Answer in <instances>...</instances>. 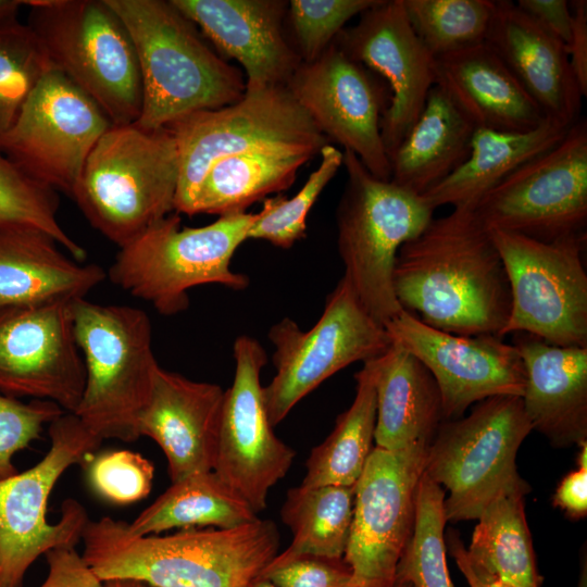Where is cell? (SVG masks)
<instances>
[{
	"mask_svg": "<svg viewBox=\"0 0 587 587\" xmlns=\"http://www.w3.org/2000/svg\"><path fill=\"white\" fill-rule=\"evenodd\" d=\"M392 286L404 311L450 334L500 338L510 315L504 265L488 228L469 207L433 218L401 246Z\"/></svg>",
	"mask_w": 587,
	"mask_h": 587,
	"instance_id": "cell-1",
	"label": "cell"
},
{
	"mask_svg": "<svg viewBox=\"0 0 587 587\" xmlns=\"http://www.w3.org/2000/svg\"><path fill=\"white\" fill-rule=\"evenodd\" d=\"M83 558L101 580L134 577L157 587H247L278 553L271 520L234 528L193 527L136 536L127 522L88 520Z\"/></svg>",
	"mask_w": 587,
	"mask_h": 587,
	"instance_id": "cell-2",
	"label": "cell"
},
{
	"mask_svg": "<svg viewBox=\"0 0 587 587\" xmlns=\"http://www.w3.org/2000/svg\"><path fill=\"white\" fill-rule=\"evenodd\" d=\"M125 24L136 50L142 83L137 124L166 127L197 111L238 101L243 73L204 40L171 0H107Z\"/></svg>",
	"mask_w": 587,
	"mask_h": 587,
	"instance_id": "cell-3",
	"label": "cell"
},
{
	"mask_svg": "<svg viewBox=\"0 0 587 587\" xmlns=\"http://www.w3.org/2000/svg\"><path fill=\"white\" fill-rule=\"evenodd\" d=\"M176 140L167 127L112 125L98 140L71 198L118 248L175 211Z\"/></svg>",
	"mask_w": 587,
	"mask_h": 587,
	"instance_id": "cell-4",
	"label": "cell"
},
{
	"mask_svg": "<svg viewBox=\"0 0 587 587\" xmlns=\"http://www.w3.org/2000/svg\"><path fill=\"white\" fill-rule=\"evenodd\" d=\"M258 217L259 212H241L205 226L182 227L179 213L173 211L121 247L107 276L166 316L188 308V290L196 286L245 289L249 278L233 272L230 261Z\"/></svg>",
	"mask_w": 587,
	"mask_h": 587,
	"instance_id": "cell-5",
	"label": "cell"
},
{
	"mask_svg": "<svg viewBox=\"0 0 587 587\" xmlns=\"http://www.w3.org/2000/svg\"><path fill=\"white\" fill-rule=\"evenodd\" d=\"M72 310L86 372L74 414L102 440L135 441L160 366L149 316L138 308L85 298L73 301Z\"/></svg>",
	"mask_w": 587,
	"mask_h": 587,
	"instance_id": "cell-6",
	"label": "cell"
},
{
	"mask_svg": "<svg viewBox=\"0 0 587 587\" xmlns=\"http://www.w3.org/2000/svg\"><path fill=\"white\" fill-rule=\"evenodd\" d=\"M347 182L336 212L337 246L345 276L371 316L385 326L404 311L392 286L397 254L434 218L426 200L375 177L345 150Z\"/></svg>",
	"mask_w": 587,
	"mask_h": 587,
	"instance_id": "cell-7",
	"label": "cell"
},
{
	"mask_svg": "<svg viewBox=\"0 0 587 587\" xmlns=\"http://www.w3.org/2000/svg\"><path fill=\"white\" fill-rule=\"evenodd\" d=\"M27 26L52 67L64 74L112 125L137 122L142 83L129 33L107 0H28Z\"/></svg>",
	"mask_w": 587,
	"mask_h": 587,
	"instance_id": "cell-8",
	"label": "cell"
},
{
	"mask_svg": "<svg viewBox=\"0 0 587 587\" xmlns=\"http://www.w3.org/2000/svg\"><path fill=\"white\" fill-rule=\"evenodd\" d=\"M532 430L517 396L487 398L467 416L441 422L427 448L425 474L449 492L447 522L477 520L501 492L528 485L515 460Z\"/></svg>",
	"mask_w": 587,
	"mask_h": 587,
	"instance_id": "cell-9",
	"label": "cell"
},
{
	"mask_svg": "<svg viewBox=\"0 0 587 587\" xmlns=\"http://www.w3.org/2000/svg\"><path fill=\"white\" fill-rule=\"evenodd\" d=\"M178 152L175 211L190 215L200 183L220 159L264 149H308L329 143L286 86L246 90L226 107L197 111L168 126Z\"/></svg>",
	"mask_w": 587,
	"mask_h": 587,
	"instance_id": "cell-10",
	"label": "cell"
},
{
	"mask_svg": "<svg viewBox=\"0 0 587 587\" xmlns=\"http://www.w3.org/2000/svg\"><path fill=\"white\" fill-rule=\"evenodd\" d=\"M51 446L34 466L0 480V587H22L36 559L58 547H75L88 522L83 504L66 499L61 519L46 517L50 494L61 475L82 464L102 444L74 414L49 424Z\"/></svg>",
	"mask_w": 587,
	"mask_h": 587,
	"instance_id": "cell-11",
	"label": "cell"
},
{
	"mask_svg": "<svg viewBox=\"0 0 587 587\" xmlns=\"http://www.w3.org/2000/svg\"><path fill=\"white\" fill-rule=\"evenodd\" d=\"M276 374L263 387L272 426L325 379L344 367L382 355L392 344L385 326L375 321L344 275L327 296L315 325L302 330L284 317L268 330Z\"/></svg>",
	"mask_w": 587,
	"mask_h": 587,
	"instance_id": "cell-12",
	"label": "cell"
},
{
	"mask_svg": "<svg viewBox=\"0 0 587 587\" xmlns=\"http://www.w3.org/2000/svg\"><path fill=\"white\" fill-rule=\"evenodd\" d=\"M504 265L511 310L500 338L525 333L560 347H587L586 234L553 242L488 229Z\"/></svg>",
	"mask_w": 587,
	"mask_h": 587,
	"instance_id": "cell-13",
	"label": "cell"
},
{
	"mask_svg": "<svg viewBox=\"0 0 587 587\" xmlns=\"http://www.w3.org/2000/svg\"><path fill=\"white\" fill-rule=\"evenodd\" d=\"M488 229L553 242L586 234L587 122L580 117L552 148L527 161L474 207Z\"/></svg>",
	"mask_w": 587,
	"mask_h": 587,
	"instance_id": "cell-14",
	"label": "cell"
},
{
	"mask_svg": "<svg viewBox=\"0 0 587 587\" xmlns=\"http://www.w3.org/2000/svg\"><path fill=\"white\" fill-rule=\"evenodd\" d=\"M111 126L95 101L51 68L1 138L0 152L34 180L71 197L87 158Z\"/></svg>",
	"mask_w": 587,
	"mask_h": 587,
	"instance_id": "cell-15",
	"label": "cell"
},
{
	"mask_svg": "<svg viewBox=\"0 0 587 587\" xmlns=\"http://www.w3.org/2000/svg\"><path fill=\"white\" fill-rule=\"evenodd\" d=\"M428 445L374 447L354 485L353 514L344 561L353 587H390L412 535L419 484Z\"/></svg>",
	"mask_w": 587,
	"mask_h": 587,
	"instance_id": "cell-16",
	"label": "cell"
},
{
	"mask_svg": "<svg viewBox=\"0 0 587 587\" xmlns=\"http://www.w3.org/2000/svg\"><path fill=\"white\" fill-rule=\"evenodd\" d=\"M334 42L314 61L301 62L286 87L317 129L351 151L377 178L390 180L382 138L389 89Z\"/></svg>",
	"mask_w": 587,
	"mask_h": 587,
	"instance_id": "cell-17",
	"label": "cell"
},
{
	"mask_svg": "<svg viewBox=\"0 0 587 587\" xmlns=\"http://www.w3.org/2000/svg\"><path fill=\"white\" fill-rule=\"evenodd\" d=\"M235 376L224 391L212 471L258 514L271 488L285 477L296 452L273 432L261 385L267 358L253 337L240 335L233 346Z\"/></svg>",
	"mask_w": 587,
	"mask_h": 587,
	"instance_id": "cell-18",
	"label": "cell"
},
{
	"mask_svg": "<svg viewBox=\"0 0 587 587\" xmlns=\"http://www.w3.org/2000/svg\"><path fill=\"white\" fill-rule=\"evenodd\" d=\"M73 301L0 307V392L49 400L74 413L86 372Z\"/></svg>",
	"mask_w": 587,
	"mask_h": 587,
	"instance_id": "cell-19",
	"label": "cell"
},
{
	"mask_svg": "<svg viewBox=\"0 0 587 587\" xmlns=\"http://www.w3.org/2000/svg\"><path fill=\"white\" fill-rule=\"evenodd\" d=\"M385 328L391 341L417 358L435 378L444 421L463 416L469 407L487 398L524 394L523 361L514 345L502 338L442 332L408 311Z\"/></svg>",
	"mask_w": 587,
	"mask_h": 587,
	"instance_id": "cell-20",
	"label": "cell"
},
{
	"mask_svg": "<svg viewBox=\"0 0 587 587\" xmlns=\"http://www.w3.org/2000/svg\"><path fill=\"white\" fill-rule=\"evenodd\" d=\"M335 42L352 60L380 76L390 91L382 138L390 157L420 115L435 85V58L419 39L402 0H378L344 28Z\"/></svg>",
	"mask_w": 587,
	"mask_h": 587,
	"instance_id": "cell-21",
	"label": "cell"
},
{
	"mask_svg": "<svg viewBox=\"0 0 587 587\" xmlns=\"http://www.w3.org/2000/svg\"><path fill=\"white\" fill-rule=\"evenodd\" d=\"M224 58L245 71L246 90L286 86L301 59L286 32L285 0H171Z\"/></svg>",
	"mask_w": 587,
	"mask_h": 587,
	"instance_id": "cell-22",
	"label": "cell"
},
{
	"mask_svg": "<svg viewBox=\"0 0 587 587\" xmlns=\"http://www.w3.org/2000/svg\"><path fill=\"white\" fill-rule=\"evenodd\" d=\"M223 399L216 384L158 367L138 428L164 452L172 483L212 471Z\"/></svg>",
	"mask_w": 587,
	"mask_h": 587,
	"instance_id": "cell-23",
	"label": "cell"
},
{
	"mask_svg": "<svg viewBox=\"0 0 587 587\" xmlns=\"http://www.w3.org/2000/svg\"><path fill=\"white\" fill-rule=\"evenodd\" d=\"M485 43L500 58L547 117L570 127L583 95L565 45L513 1L496 0Z\"/></svg>",
	"mask_w": 587,
	"mask_h": 587,
	"instance_id": "cell-24",
	"label": "cell"
},
{
	"mask_svg": "<svg viewBox=\"0 0 587 587\" xmlns=\"http://www.w3.org/2000/svg\"><path fill=\"white\" fill-rule=\"evenodd\" d=\"M525 370L522 396L533 430L555 447L587 441V347H560L525 333L513 341Z\"/></svg>",
	"mask_w": 587,
	"mask_h": 587,
	"instance_id": "cell-25",
	"label": "cell"
},
{
	"mask_svg": "<svg viewBox=\"0 0 587 587\" xmlns=\"http://www.w3.org/2000/svg\"><path fill=\"white\" fill-rule=\"evenodd\" d=\"M439 86L477 128L527 132L549 118L485 42L435 59Z\"/></svg>",
	"mask_w": 587,
	"mask_h": 587,
	"instance_id": "cell-26",
	"label": "cell"
},
{
	"mask_svg": "<svg viewBox=\"0 0 587 587\" xmlns=\"http://www.w3.org/2000/svg\"><path fill=\"white\" fill-rule=\"evenodd\" d=\"M48 235L0 230V307L75 301L100 285L107 272L80 264Z\"/></svg>",
	"mask_w": 587,
	"mask_h": 587,
	"instance_id": "cell-27",
	"label": "cell"
},
{
	"mask_svg": "<svg viewBox=\"0 0 587 587\" xmlns=\"http://www.w3.org/2000/svg\"><path fill=\"white\" fill-rule=\"evenodd\" d=\"M371 363L376 394L375 446L400 450L429 445L444 421L440 391L430 372L395 342Z\"/></svg>",
	"mask_w": 587,
	"mask_h": 587,
	"instance_id": "cell-28",
	"label": "cell"
},
{
	"mask_svg": "<svg viewBox=\"0 0 587 587\" xmlns=\"http://www.w3.org/2000/svg\"><path fill=\"white\" fill-rule=\"evenodd\" d=\"M475 128L434 85L416 121L390 157V180L424 195L466 160Z\"/></svg>",
	"mask_w": 587,
	"mask_h": 587,
	"instance_id": "cell-29",
	"label": "cell"
},
{
	"mask_svg": "<svg viewBox=\"0 0 587 587\" xmlns=\"http://www.w3.org/2000/svg\"><path fill=\"white\" fill-rule=\"evenodd\" d=\"M567 129L551 120L527 132L477 127L466 160L422 197L434 210L447 204L474 209L512 172L555 146Z\"/></svg>",
	"mask_w": 587,
	"mask_h": 587,
	"instance_id": "cell-30",
	"label": "cell"
},
{
	"mask_svg": "<svg viewBox=\"0 0 587 587\" xmlns=\"http://www.w3.org/2000/svg\"><path fill=\"white\" fill-rule=\"evenodd\" d=\"M317 153L308 149H264L214 162L200 183L190 215L246 212L266 196L288 189L298 170Z\"/></svg>",
	"mask_w": 587,
	"mask_h": 587,
	"instance_id": "cell-31",
	"label": "cell"
},
{
	"mask_svg": "<svg viewBox=\"0 0 587 587\" xmlns=\"http://www.w3.org/2000/svg\"><path fill=\"white\" fill-rule=\"evenodd\" d=\"M258 519L250 504L213 471L189 475L172 485L146 508L127 529L136 536L168 529H228Z\"/></svg>",
	"mask_w": 587,
	"mask_h": 587,
	"instance_id": "cell-32",
	"label": "cell"
},
{
	"mask_svg": "<svg viewBox=\"0 0 587 587\" xmlns=\"http://www.w3.org/2000/svg\"><path fill=\"white\" fill-rule=\"evenodd\" d=\"M529 485L501 492L480 513L466 549L479 573L514 587H540L524 497Z\"/></svg>",
	"mask_w": 587,
	"mask_h": 587,
	"instance_id": "cell-33",
	"label": "cell"
},
{
	"mask_svg": "<svg viewBox=\"0 0 587 587\" xmlns=\"http://www.w3.org/2000/svg\"><path fill=\"white\" fill-rule=\"evenodd\" d=\"M354 501V486L300 485L287 491L280 510L292 540L264 567L283 565L302 557L344 559Z\"/></svg>",
	"mask_w": 587,
	"mask_h": 587,
	"instance_id": "cell-34",
	"label": "cell"
},
{
	"mask_svg": "<svg viewBox=\"0 0 587 587\" xmlns=\"http://www.w3.org/2000/svg\"><path fill=\"white\" fill-rule=\"evenodd\" d=\"M373 360V359H372ZM354 399L336 420L328 437L307 460L301 485L354 486L374 448L376 394L371 360L354 375Z\"/></svg>",
	"mask_w": 587,
	"mask_h": 587,
	"instance_id": "cell-35",
	"label": "cell"
},
{
	"mask_svg": "<svg viewBox=\"0 0 587 587\" xmlns=\"http://www.w3.org/2000/svg\"><path fill=\"white\" fill-rule=\"evenodd\" d=\"M414 33L436 59L485 42L495 0H402Z\"/></svg>",
	"mask_w": 587,
	"mask_h": 587,
	"instance_id": "cell-36",
	"label": "cell"
},
{
	"mask_svg": "<svg viewBox=\"0 0 587 587\" xmlns=\"http://www.w3.org/2000/svg\"><path fill=\"white\" fill-rule=\"evenodd\" d=\"M445 492L424 472L415 502L412 535L399 559L395 579L413 587H454L447 566Z\"/></svg>",
	"mask_w": 587,
	"mask_h": 587,
	"instance_id": "cell-37",
	"label": "cell"
},
{
	"mask_svg": "<svg viewBox=\"0 0 587 587\" xmlns=\"http://www.w3.org/2000/svg\"><path fill=\"white\" fill-rule=\"evenodd\" d=\"M58 208L57 191L27 176L0 152V230L46 234L79 262L86 250L60 225Z\"/></svg>",
	"mask_w": 587,
	"mask_h": 587,
	"instance_id": "cell-38",
	"label": "cell"
},
{
	"mask_svg": "<svg viewBox=\"0 0 587 587\" xmlns=\"http://www.w3.org/2000/svg\"><path fill=\"white\" fill-rule=\"evenodd\" d=\"M52 64L34 32L16 20L0 26V140Z\"/></svg>",
	"mask_w": 587,
	"mask_h": 587,
	"instance_id": "cell-39",
	"label": "cell"
},
{
	"mask_svg": "<svg viewBox=\"0 0 587 587\" xmlns=\"http://www.w3.org/2000/svg\"><path fill=\"white\" fill-rule=\"evenodd\" d=\"M320 155L319 166L292 198L277 195L264 199L248 239H261L289 249L304 237L307 216L311 208L344 161V153L330 143L322 148Z\"/></svg>",
	"mask_w": 587,
	"mask_h": 587,
	"instance_id": "cell-40",
	"label": "cell"
},
{
	"mask_svg": "<svg viewBox=\"0 0 587 587\" xmlns=\"http://www.w3.org/2000/svg\"><path fill=\"white\" fill-rule=\"evenodd\" d=\"M378 0H290L286 14L288 37L302 62L317 59L354 16Z\"/></svg>",
	"mask_w": 587,
	"mask_h": 587,
	"instance_id": "cell-41",
	"label": "cell"
},
{
	"mask_svg": "<svg viewBox=\"0 0 587 587\" xmlns=\"http://www.w3.org/2000/svg\"><path fill=\"white\" fill-rule=\"evenodd\" d=\"M154 466L129 450L102 452L88 462V480L96 494L115 504H130L148 497Z\"/></svg>",
	"mask_w": 587,
	"mask_h": 587,
	"instance_id": "cell-42",
	"label": "cell"
},
{
	"mask_svg": "<svg viewBox=\"0 0 587 587\" xmlns=\"http://www.w3.org/2000/svg\"><path fill=\"white\" fill-rule=\"evenodd\" d=\"M64 412L49 400L23 402L0 392V480L18 473L14 454L38 439L43 426Z\"/></svg>",
	"mask_w": 587,
	"mask_h": 587,
	"instance_id": "cell-43",
	"label": "cell"
},
{
	"mask_svg": "<svg viewBox=\"0 0 587 587\" xmlns=\"http://www.w3.org/2000/svg\"><path fill=\"white\" fill-rule=\"evenodd\" d=\"M341 560L302 557L265 569L260 576L277 587H353L351 571Z\"/></svg>",
	"mask_w": 587,
	"mask_h": 587,
	"instance_id": "cell-44",
	"label": "cell"
},
{
	"mask_svg": "<svg viewBox=\"0 0 587 587\" xmlns=\"http://www.w3.org/2000/svg\"><path fill=\"white\" fill-rule=\"evenodd\" d=\"M45 555L48 575L40 587H102V580L75 547H58Z\"/></svg>",
	"mask_w": 587,
	"mask_h": 587,
	"instance_id": "cell-45",
	"label": "cell"
},
{
	"mask_svg": "<svg viewBox=\"0 0 587 587\" xmlns=\"http://www.w3.org/2000/svg\"><path fill=\"white\" fill-rule=\"evenodd\" d=\"M578 467L559 484L553 504L573 519L587 514V441L579 445Z\"/></svg>",
	"mask_w": 587,
	"mask_h": 587,
	"instance_id": "cell-46",
	"label": "cell"
},
{
	"mask_svg": "<svg viewBox=\"0 0 587 587\" xmlns=\"http://www.w3.org/2000/svg\"><path fill=\"white\" fill-rule=\"evenodd\" d=\"M515 4L565 46L571 37L572 12L566 0H519Z\"/></svg>",
	"mask_w": 587,
	"mask_h": 587,
	"instance_id": "cell-47",
	"label": "cell"
},
{
	"mask_svg": "<svg viewBox=\"0 0 587 587\" xmlns=\"http://www.w3.org/2000/svg\"><path fill=\"white\" fill-rule=\"evenodd\" d=\"M571 37L565 46L570 64L583 97L587 96V1H570Z\"/></svg>",
	"mask_w": 587,
	"mask_h": 587,
	"instance_id": "cell-48",
	"label": "cell"
},
{
	"mask_svg": "<svg viewBox=\"0 0 587 587\" xmlns=\"http://www.w3.org/2000/svg\"><path fill=\"white\" fill-rule=\"evenodd\" d=\"M448 548L470 587H514L498 578L477 572L469 561L463 542L451 532L448 534Z\"/></svg>",
	"mask_w": 587,
	"mask_h": 587,
	"instance_id": "cell-49",
	"label": "cell"
},
{
	"mask_svg": "<svg viewBox=\"0 0 587 587\" xmlns=\"http://www.w3.org/2000/svg\"><path fill=\"white\" fill-rule=\"evenodd\" d=\"M22 5H25V2L21 0H0V26L16 20Z\"/></svg>",
	"mask_w": 587,
	"mask_h": 587,
	"instance_id": "cell-50",
	"label": "cell"
},
{
	"mask_svg": "<svg viewBox=\"0 0 587 587\" xmlns=\"http://www.w3.org/2000/svg\"><path fill=\"white\" fill-rule=\"evenodd\" d=\"M102 587H157L146 580L134 577H114L102 580Z\"/></svg>",
	"mask_w": 587,
	"mask_h": 587,
	"instance_id": "cell-51",
	"label": "cell"
},
{
	"mask_svg": "<svg viewBox=\"0 0 587 587\" xmlns=\"http://www.w3.org/2000/svg\"><path fill=\"white\" fill-rule=\"evenodd\" d=\"M247 587H277L265 577L258 576Z\"/></svg>",
	"mask_w": 587,
	"mask_h": 587,
	"instance_id": "cell-52",
	"label": "cell"
},
{
	"mask_svg": "<svg viewBox=\"0 0 587 587\" xmlns=\"http://www.w3.org/2000/svg\"><path fill=\"white\" fill-rule=\"evenodd\" d=\"M577 587H587V565L586 561H584L582 565L579 582Z\"/></svg>",
	"mask_w": 587,
	"mask_h": 587,
	"instance_id": "cell-53",
	"label": "cell"
},
{
	"mask_svg": "<svg viewBox=\"0 0 587 587\" xmlns=\"http://www.w3.org/2000/svg\"><path fill=\"white\" fill-rule=\"evenodd\" d=\"M390 587H413V586L408 582L395 579V582L392 583Z\"/></svg>",
	"mask_w": 587,
	"mask_h": 587,
	"instance_id": "cell-54",
	"label": "cell"
}]
</instances>
